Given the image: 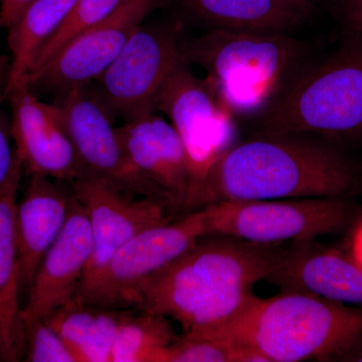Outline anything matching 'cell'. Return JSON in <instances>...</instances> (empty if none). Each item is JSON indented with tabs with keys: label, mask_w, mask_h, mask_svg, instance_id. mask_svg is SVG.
Wrapping results in <instances>:
<instances>
[{
	"label": "cell",
	"mask_w": 362,
	"mask_h": 362,
	"mask_svg": "<svg viewBox=\"0 0 362 362\" xmlns=\"http://www.w3.org/2000/svg\"><path fill=\"white\" fill-rule=\"evenodd\" d=\"M284 249V244L204 235L140 286L131 307L173 319L183 332L221 325L239 313L257 283L267 281Z\"/></svg>",
	"instance_id": "obj_1"
},
{
	"label": "cell",
	"mask_w": 362,
	"mask_h": 362,
	"mask_svg": "<svg viewBox=\"0 0 362 362\" xmlns=\"http://www.w3.org/2000/svg\"><path fill=\"white\" fill-rule=\"evenodd\" d=\"M356 164L325 138L252 135L209 169L194 211L221 202L349 197Z\"/></svg>",
	"instance_id": "obj_2"
},
{
	"label": "cell",
	"mask_w": 362,
	"mask_h": 362,
	"mask_svg": "<svg viewBox=\"0 0 362 362\" xmlns=\"http://www.w3.org/2000/svg\"><path fill=\"white\" fill-rule=\"evenodd\" d=\"M230 338L265 362L334 361L362 331V309L310 293L252 295L237 315L202 328Z\"/></svg>",
	"instance_id": "obj_3"
},
{
	"label": "cell",
	"mask_w": 362,
	"mask_h": 362,
	"mask_svg": "<svg viewBox=\"0 0 362 362\" xmlns=\"http://www.w3.org/2000/svg\"><path fill=\"white\" fill-rule=\"evenodd\" d=\"M309 52L306 42L279 33L209 30L183 44L185 61L206 71L204 80L235 118L261 115Z\"/></svg>",
	"instance_id": "obj_4"
},
{
	"label": "cell",
	"mask_w": 362,
	"mask_h": 362,
	"mask_svg": "<svg viewBox=\"0 0 362 362\" xmlns=\"http://www.w3.org/2000/svg\"><path fill=\"white\" fill-rule=\"evenodd\" d=\"M291 133L362 137V32L350 30L334 52L306 62L255 119L252 135Z\"/></svg>",
	"instance_id": "obj_5"
},
{
	"label": "cell",
	"mask_w": 362,
	"mask_h": 362,
	"mask_svg": "<svg viewBox=\"0 0 362 362\" xmlns=\"http://www.w3.org/2000/svg\"><path fill=\"white\" fill-rule=\"evenodd\" d=\"M349 197L221 202L202 207L207 235L261 245L310 242L343 230L354 214Z\"/></svg>",
	"instance_id": "obj_6"
},
{
	"label": "cell",
	"mask_w": 362,
	"mask_h": 362,
	"mask_svg": "<svg viewBox=\"0 0 362 362\" xmlns=\"http://www.w3.org/2000/svg\"><path fill=\"white\" fill-rule=\"evenodd\" d=\"M156 110L168 117L187 150L190 185L185 211L192 213L209 169L238 142L237 118L185 61L162 87Z\"/></svg>",
	"instance_id": "obj_7"
},
{
	"label": "cell",
	"mask_w": 362,
	"mask_h": 362,
	"mask_svg": "<svg viewBox=\"0 0 362 362\" xmlns=\"http://www.w3.org/2000/svg\"><path fill=\"white\" fill-rule=\"evenodd\" d=\"M178 23L139 26L118 58L92 83L112 118L123 122L156 111L159 93L183 59Z\"/></svg>",
	"instance_id": "obj_8"
},
{
	"label": "cell",
	"mask_w": 362,
	"mask_h": 362,
	"mask_svg": "<svg viewBox=\"0 0 362 362\" xmlns=\"http://www.w3.org/2000/svg\"><path fill=\"white\" fill-rule=\"evenodd\" d=\"M206 235L202 209L175 223L151 226L126 243L96 276L81 284L75 298L102 308H128L140 286Z\"/></svg>",
	"instance_id": "obj_9"
},
{
	"label": "cell",
	"mask_w": 362,
	"mask_h": 362,
	"mask_svg": "<svg viewBox=\"0 0 362 362\" xmlns=\"http://www.w3.org/2000/svg\"><path fill=\"white\" fill-rule=\"evenodd\" d=\"M164 0H125L101 23L71 40L42 68L28 74L35 93L57 95L90 84L118 58L124 47Z\"/></svg>",
	"instance_id": "obj_10"
},
{
	"label": "cell",
	"mask_w": 362,
	"mask_h": 362,
	"mask_svg": "<svg viewBox=\"0 0 362 362\" xmlns=\"http://www.w3.org/2000/svg\"><path fill=\"white\" fill-rule=\"evenodd\" d=\"M64 125L86 176L103 178L133 194L165 202L131 165L118 127L98 96L94 86H80L54 96ZM166 204V202H165Z\"/></svg>",
	"instance_id": "obj_11"
},
{
	"label": "cell",
	"mask_w": 362,
	"mask_h": 362,
	"mask_svg": "<svg viewBox=\"0 0 362 362\" xmlns=\"http://www.w3.org/2000/svg\"><path fill=\"white\" fill-rule=\"evenodd\" d=\"M70 185L87 211L92 232V258L81 284L96 276L136 235L171 220L165 202L127 192L103 178L87 176Z\"/></svg>",
	"instance_id": "obj_12"
},
{
	"label": "cell",
	"mask_w": 362,
	"mask_h": 362,
	"mask_svg": "<svg viewBox=\"0 0 362 362\" xmlns=\"http://www.w3.org/2000/svg\"><path fill=\"white\" fill-rule=\"evenodd\" d=\"M6 101L16 152L30 175L68 183L85 177V169L56 105L40 101L25 80L6 93Z\"/></svg>",
	"instance_id": "obj_13"
},
{
	"label": "cell",
	"mask_w": 362,
	"mask_h": 362,
	"mask_svg": "<svg viewBox=\"0 0 362 362\" xmlns=\"http://www.w3.org/2000/svg\"><path fill=\"white\" fill-rule=\"evenodd\" d=\"M92 252L89 216L71 190L66 225L45 255L28 289L21 311L23 323L45 319L75 299Z\"/></svg>",
	"instance_id": "obj_14"
},
{
	"label": "cell",
	"mask_w": 362,
	"mask_h": 362,
	"mask_svg": "<svg viewBox=\"0 0 362 362\" xmlns=\"http://www.w3.org/2000/svg\"><path fill=\"white\" fill-rule=\"evenodd\" d=\"M131 165L170 209L185 211L189 194L187 150L173 124L152 113L118 127Z\"/></svg>",
	"instance_id": "obj_15"
},
{
	"label": "cell",
	"mask_w": 362,
	"mask_h": 362,
	"mask_svg": "<svg viewBox=\"0 0 362 362\" xmlns=\"http://www.w3.org/2000/svg\"><path fill=\"white\" fill-rule=\"evenodd\" d=\"M267 282L362 309V268L349 251L315 240L285 247Z\"/></svg>",
	"instance_id": "obj_16"
},
{
	"label": "cell",
	"mask_w": 362,
	"mask_h": 362,
	"mask_svg": "<svg viewBox=\"0 0 362 362\" xmlns=\"http://www.w3.org/2000/svg\"><path fill=\"white\" fill-rule=\"evenodd\" d=\"M65 181L30 175L25 194L16 204V235L21 291L28 293L45 255L58 239L69 216L71 188Z\"/></svg>",
	"instance_id": "obj_17"
},
{
	"label": "cell",
	"mask_w": 362,
	"mask_h": 362,
	"mask_svg": "<svg viewBox=\"0 0 362 362\" xmlns=\"http://www.w3.org/2000/svg\"><path fill=\"white\" fill-rule=\"evenodd\" d=\"M190 16L211 30L289 33L313 13L310 0H182Z\"/></svg>",
	"instance_id": "obj_18"
},
{
	"label": "cell",
	"mask_w": 362,
	"mask_h": 362,
	"mask_svg": "<svg viewBox=\"0 0 362 362\" xmlns=\"http://www.w3.org/2000/svg\"><path fill=\"white\" fill-rule=\"evenodd\" d=\"M21 175L0 197V361H20L25 325L20 304L21 270L16 235V211Z\"/></svg>",
	"instance_id": "obj_19"
},
{
	"label": "cell",
	"mask_w": 362,
	"mask_h": 362,
	"mask_svg": "<svg viewBox=\"0 0 362 362\" xmlns=\"http://www.w3.org/2000/svg\"><path fill=\"white\" fill-rule=\"evenodd\" d=\"M75 1L35 0L7 26L11 66L6 93L25 80L35 54L58 30Z\"/></svg>",
	"instance_id": "obj_20"
},
{
	"label": "cell",
	"mask_w": 362,
	"mask_h": 362,
	"mask_svg": "<svg viewBox=\"0 0 362 362\" xmlns=\"http://www.w3.org/2000/svg\"><path fill=\"white\" fill-rule=\"evenodd\" d=\"M177 338L168 317L127 312L117 333L110 362H168L169 347Z\"/></svg>",
	"instance_id": "obj_21"
},
{
	"label": "cell",
	"mask_w": 362,
	"mask_h": 362,
	"mask_svg": "<svg viewBox=\"0 0 362 362\" xmlns=\"http://www.w3.org/2000/svg\"><path fill=\"white\" fill-rule=\"evenodd\" d=\"M168 362H265L263 357L230 338L206 329L183 332L169 347Z\"/></svg>",
	"instance_id": "obj_22"
},
{
	"label": "cell",
	"mask_w": 362,
	"mask_h": 362,
	"mask_svg": "<svg viewBox=\"0 0 362 362\" xmlns=\"http://www.w3.org/2000/svg\"><path fill=\"white\" fill-rule=\"evenodd\" d=\"M124 1L125 0H76L58 30L45 40L35 54L28 75L42 68L71 40L108 18Z\"/></svg>",
	"instance_id": "obj_23"
},
{
	"label": "cell",
	"mask_w": 362,
	"mask_h": 362,
	"mask_svg": "<svg viewBox=\"0 0 362 362\" xmlns=\"http://www.w3.org/2000/svg\"><path fill=\"white\" fill-rule=\"evenodd\" d=\"M4 28L0 21V30ZM11 58L0 52V197L16 176L23 175V166L14 145L11 121L7 118L4 104L6 100Z\"/></svg>",
	"instance_id": "obj_24"
},
{
	"label": "cell",
	"mask_w": 362,
	"mask_h": 362,
	"mask_svg": "<svg viewBox=\"0 0 362 362\" xmlns=\"http://www.w3.org/2000/svg\"><path fill=\"white\" fill-rule=\"evenodd\" d=\"M25 361L77 362L58 333L45 319L23 323Z\"/></svg>",
	"instance_id": "obj_25"
},
{
	"label": "cell",
	"mask_w": 362,
	"mask_h": 362,
	"mask_svg": "<svg viewBox=\"0 0 362 362\" xmlns=\"http://www.w3.org/2000/svg\"><path fill=\"white\" fill-rule=\"evenodd\" d=\"M35 0H0V21L4 28L11 23Z\"/></svg>",
	"instance_id": "obj_26"
},
{
	"label": "cell",
	"mask_w": 362,
	"mask_h": 362,
	"mask_svg": "<svg viewBox=\"0 0 362 362\" xmlns=\"http://www.w3.org/2000/svg\"><path fill=\"white\" fill-rule=\"evenodd\" d=\"M341 6L350 30L362 32V0H341Z\"/></svg>",
	"instance_id": "obj_27"
},
{
	"label": "cell",
	"mask_w": 362,
	"mask_h": 362,
	"mask_svg": "<svg viewBox=\"0 0 362 362\" xmlns=\"http://www.w3.org/2000/svg\"><path fill=\"white\" fill-rule=\"evenodd\" d=\"M347 251L362 268V218L352 230Z\"/></svg>",
	"instance_id": "obj_28"
},
{
	"label": "cell",
	"mask_w": 362,
	"mask_h": 362,
	"mask_svg": "<svg viewBox=\"0 0 362 362\" xmlns=\"http://www.w3.org/2000/svg\"><path fill=\"white\" fill-rule=\"evenodd\" d=\"M334 361L362 362V331Z\"/></svg>",
	"instance_id": "obj_29"
},
{
	"label": "cell",
	"mask_w": 362,
	"mask_h": 362,
	"mask_svg": "<svg viewBox=\"0 0 362 362\" xmlns=\"http://www.w3.org/2000/svg\"><path fill=\"white\" fill-rule=\"evenodd\" d=\"M310 1H313V0H310Z\"/></svg>",
	"instance_id": "obj_30"
}]
</instances>
